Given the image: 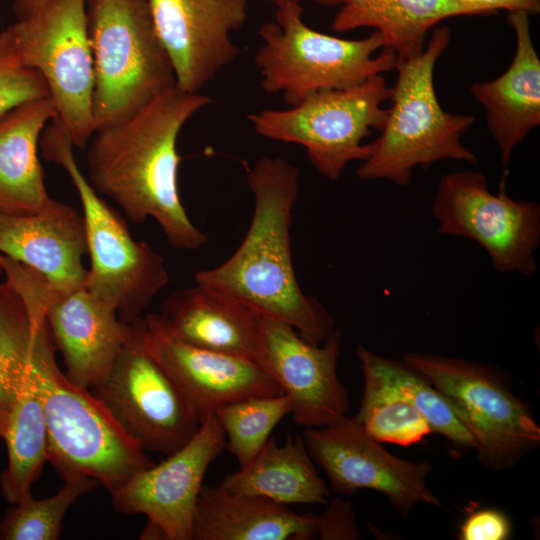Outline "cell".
Segmentation results:
<instances>
[{
    "label": "cell",
    "mask_w": 540,
    "mask_h": 540,
    "mask_svg": "<svg viewBox=\"0 0 540 540\" xmlns=\"http://www.w3.org/2000/svg\"><path fill=\"white\" fill-rule=\"evenodd\" d=\"M303 438L311 458L324 470L332 490L338 494L351 495L361 489L378 491L404 518L418 503L441 506L427 484L431 465L392 455L365 432L355 417L305 428Z\"/></svg>",
    "instance_id": "9a60e30c"
},
{
    "label": "cell",
    "mask_w": 540,
    "mask_h": 540,
    "mask_svg": "<svg viewBox=\"0 0 540 540\" xmlns=\"http://www.w3.org/2000/svg\"><path fill=\"white\" fill-rule=\"evenodd\" d=\"M364 392L354 416L377 442L409 446L432 433L419 411L394 387L368 368L361 367Z\"/></svg>",
    "instance_id": "83f0119b"
},
{
    "label": "cell",
    "mask_w": 540,
    "mask_h": 540,
    "mask_svg": "<svg viewBox=\"0 0 540 540\" xmlns=\"http://www.w3.org/2000/svg\"><path fill=\"white\" fill-rule=\"evenodd\" d=\"M49 97L41 74L0 54V118L26 102Z\"/></svg>",
    "instance_id": "1f68e13d"
},
{
    "label": "cell",
    "mask_w": 540,
    "mask_h": 540,
    "mask_svg": "<svg viewBox=\"0 0 540 540\" xmlns=\"http://www.w3.org/2000/svg\"><path fill=\"white\" fill-rule=\"evenodd\" d=\"M317 535L322 540L359 539L355 513L349 501L341 498L329 499L321 515H316Z\"/></svg>",
    "instance_id": "d6a6232c"
},
{
    "label": "cell",
    "mask_w": 540,
    "mask_h": 540,
    "mask_svg": "<svg viewBox=\"0 0 540 540\" xmlns=\"http://www.w3.org/2000/svg\"><path fill=\"white\" fill-rule=\"evenodd\" d=\"M390 94L386 79L375 75L352 87L313 92L291 108L266 109L247 118L260 136L303 146L314 168L336 181L350 162L369 156L363 140L382 130L388 114L382 104Z\"/></svg>",
    "instance_id": "30bf717a"
},
{
    "label": "cell",
    "mask_w": 540,
    "mask_h": 540,
    "mask_svg": "<svg viewBox=\"0 0 540 540\" xmlns=\"http://www.w3.org/2000/svg\"><path fill=\"white\" fill-rule=\"evenodd\" d=\"M361 367L379 375L400 392L425 418L432 432L451 442L476 449V442L457 418L440 392L421 374L405 363L380 356L364 346H358Z\"/></svg>",
    "instance_id": "4316f807"
},
{
    "label": "cell",
    "mask_w": 540,
    "mask_h": 540,
    "mask_svg": "<svg viewBox=\"0 0 540 540\" xmlns=\"http://www.w3.org/2000/svg\"><path fill=\"white\" fill-rule=\"evenodd\" d=\"M212 102L175 84L132 115L96 130L90 140L88 180L93 188L132 222L155 220L179 250H198L208 242L180 198L177 138L184 124Z\"/></svg>",
    "instance_id": "6da1fadb"
},
{
    "label": "cell",
    "mask_w": 540,
    "mask_h": 540,
    "mask_svg": "<svg viewBox=\"0 0 540 540\" xmlns=\"http://www.w3.org/2000/svg\"><path fill=\"white\" fill-rule=\"evenodd\" d=\"M46 321L31 334L29 366L47 427V462L65 481L96 479L112 495L154 462L90 389L58 368Z\"/></svg>",
    "instance_id": "3957f363"
},
{
    "label": "cell",
    "mask_w": 540,
    "mask_h": 540,
    "mask_svg": "<svg viewBox=\"0 0 540 540\" xmlns=\"http://www.w3.org/2000/svg\"><path fill=\"white\" fill-rule=\"evenodd\" d=\"M469 9L473 15L495 14L498 10L510 12L525 11L528 14L538 13L540 0H457Z\"/></svg>",
    "instance_id": "e575fe53"
},
{
    "label": "cell",
    "mask_w": 540,
    "mask_h": 540,
    "mask_svg": "<svg viewBox=\"0 0 540 540\" xmlns=\"http://www.w3.org/2000/svg\"><path fill=\"white\" fill-rule=\"evenodd\" d=\"M107 373L90 391L144 450L170 455L197 432L180 390L143 346L137 319Z\"/></svg>",
    "instance_id": "4fadbf2b"
},
{
    "label": "cell",
    "mask_w": 540,
    "mask_h": 540,
    "mask_svg": "<svg viewBox=\"0 0 540 540\" xmlns=\"http://www.w3.org/2000/svg\"><path fill=\"white\" fill-rule=\"evenodd\" d=\"M159 315L186 343L261 361L260 314L226 295L195 283L171 293Z\"/></svg>",
    "instance_id": "44dd1931"
},
{
    "label": "cell",
    "mask_w": 540,
    "mask_h": 540,
    "mask_svg": "<svg viewBox=\"0 0 540 540\" xmlns=\"http://www.w3.org/2000/svg\"><path fill=\"white\" fill-rule=\"evenodd\" d=\"M300 3L277 7L275 22L258 29L255 55L261 88L294 106L309 94L344 89L395 69L397 55L378 31L359 40L337 38L305 24Z\"/></svg>",
    "instance_id": "8992f818"
},
{
    "label": "cell",
    "mask_w": 540,
    "mask_h": 540,
    "mask_svg": "<svg viewBox=\"0 0 540 540\" xmlns=\"http://www.w3.org/2000/svg\"><path fill=\"white\" fill-rule=\"evenodd\" d=\"M300 171L281 157H262L247 168L254 207L247 233L224 262L195 273V283L292 325L306 341L321 344L335 320L304 294L292 260L290 229Z\"/></svg>",
    "instance_id": "7a4b0ae2"
},
{
    "label": "cell",
    "mask_w": 540,
    "mask_h": 540,
    "mask_svg": "<svg viewBox=\"0 0 540 540\" xmlns=\"http://www.w3.org/2000/svg\"><path fill=\"white\" fill-rule=\"evenodd\" d=\"M0 254L34 270L57 288L83 287L87 278L83 215L54 199L35 213L0 212Z\"/></svg>",
    "instance_id": "d6986e66"
},
{
    "label": "cell",
    "mask_w": 540,
    "mask_h": 540,
    "mask_svg": "<svg viewBox=\"0 0 540 540\" xmlns=\"http://www.w3.org/2000/svg\"><path fill=\"white\" fill-rule=\"evenodd\" d=\"M317 535L315 514H297L271 499L203 485L192 540H309Z\"/></svg>",
    "instance_id": "7402d4cb"
},
{
    "label": "cell",
    "mask_w": 540,
    "mask_h": 540,
    "mask_svg": "<svg viewBox=\"0 0 540 540\" xmlns=\"http://www.w3.org/2000/svg\"><path fill=\"white\" fill-rule=\"evenodd\" d=\"M100 483L91 477L65 480L52 496L35 499L32 494L11 504L0 521L1 540H56L68 510Z\"/></svg>",
    "instance_id": "4dcf8cb0"
},
{
    "label": "cell",
    "mask_w": 540,
    "mask_h": 540,
    "mask_svg": "<svg viewBox=\"0 0 540 540\" xmlns=\"http://www.w3.org/2000/svg\"><path fill=\"white\" fill-rule=\"evenodd\" d=\"M39 144L44 158L65 170L82 205L90 259L85 287L112 306L122 321L140 318L169 283L164 259L148 243L135 240L125 221L100 197L55 120L44 129Z\"/></svg>",
    "instance_id": "5b68a950"
},
{
    "label": "cell",
    "mask_w": 540,
    "mask_h": 540,
    "mask_svg": "<svg viewBox=\"0 0 540 540\" xmlns=\"http://www.w3.org/2000/svg\"><path fill=\"white\" fill-rule=\"evenodd\" d=\"M291 409L290 399L282 393L244 398L215 411L225 434V448L236 458L240 468L257 456L273 429Z\"/></svg>",
    "instance_id": "f1b7e54d"
},
{
    "label": "cell",
    "mask_w": 540,
    "mask_h": 540,
    "mask_svg": "<svg viewBox=\"0 0 540 540\" xmlns=\"http://www.w3.org/2000/svg\"><path fill=\"white\" fill-rule=\"evenodd\" d=\"M31 334L19 296L0 282V439L28 373Z\"/></svg>",
    "instance_id": "f546056e"
},
{
    "label": "cell",
    "mask_w": 540,
    "mask_h": 540,
    "mask_svg": "<svg viewBox=\"0 0 540 540\" xmlns=\"http://www.w3.org/2000/svg\"><path fill=\"white\" fill-rule=\"evenodd\" d=\"M5 282L21 299L30 330L46 321L64 360L66 377L92 388L107 373L127 342L131 325L85 286L61 289L34 270L0 254Z\"/></svg>",
    "instance_id": "8fae6325"
},
{
    "label": "cell",
    "mask_w": 540,
    "mask_h": 540,
    "mask_svg": "<svg viewBox=\"0 0 540 540\" xmlns=\"http://www.w3.org/2000/svg\"><path fill=\"white\" fill-rule=\"evenodd\" d=\"M0 54L38 71L72 145L84 148L93 125L94 64L86 0H49L0 32Z\"/></svg>",
    "instance_id": "ba28073f"
},
{
    "label": "cell",
    "mask_w": 540,
    "mask_h": 540,
    "mask_svg": "<svg viewBox=\"0 0 540 540\" xmlns=\"http://www.w3.org/2000/svg\"><path fill=\"white\" fill-rule=\"evenodd\" d=\"M49 0H14V11L18 20L36 14Z\"/></svg>",
    "instance_id": "d590c367"
},
{
    "label": "cell",
    "mask_w": 540,
    "mask_h": 540,
    "mask_svg": "<svg viewBox=\"0 0 540 540\" xmlns=\"http://www.w3.org/2000/svg\"><path fill=\"white\" fill-rule=\"evenodd\" d=\"M225 445L215 413L209 414L184 446L137 473L113 493L114 508L123 514L146 516L141 539L192 540L204 477Z\"/></svg>",
    "instance_id": "5bb4252c"
},
{
    "label": "cell",
    "mask_w": 540,
    "mask_h": 540,
    "mask_svg": "<svg viewBox=\"0 0 540 540\" xmlns=\"http://www.w3.org/2000/svg\"><path fill=\"white\" fill-rule=\"evenodd\" d=\"M317 4L324 5V6H334V5H342L347 0H314Z\"/></svg>",
    "instance_id": "8d00e7d4"
},
{
    "label": "cell",
    "mask_w": 540,
    "mask_h": 540,
    "mask_svg": "<svg viewBox=\"0 0 540 540\" xmlns=\"http://www.w3.org/2000/svg\"><path fill=\"white\" fill-rule=\"evenodd\" d=\"M0 275H2V270H1V268H0Z\"/></svg>",
    "instance_id": "f35d334b"
},
{
    "label": "cell",
    "mask_w": 540,
    "mask_h": 540,
    "mask_svg": "<svg viewBox=\"0 0 540 540\" xmlns=\"http://www.w3.org/2000/svg\"><path fill=\"white\" fill-rule=\"evenodd\" d=\"M473 13L457 0H347L333 18L337 32L360 27L378 31L397 60L420 54L427 33L440 21Z\"/></svg>",
    "instance_id": "d4e9b609"
},
{
    "label": "cell",
    "mask_w": 540,
    "mask_h": 540,
    "mask_svg": "<svg viewBox=\"0 0 540 540\" xmlns=\"http://www.w3.org/2000/svg\"><path fill=\"white\" fill-rule=\"evenodd\" d=\"M450 40V28L437 26L423 52L396 61L391 106L380 135L369 143V156L356 170L359 179H387L406 186L416 167L426 169L446 159L478 162L461 142L475 118L446 112L435 91V65Z\"/></svg>",
    "instance_id": "277c9868"
},
{
    "label": "cell",
    "mask_w": 540,
    "mask_h": 540,
    "mask_svg": "<svg viewBox=\"0 0 540 540\" xmlns=\"http://www.w3.org/2000/svg\"><path fill=\"white\" fill-rule=\"evenodd\" d=\"M176 85L199 91L239 54L230 34L247 18L248 0H148Z\"/></svg>",
    "instance_id": "ac0fdd59"
},
{
    "label": "cell",
    "mask_w": 540,
    "mask_h": 540,
    "mask_svg": "<svg viewBox=\"0 0 540 540\" xmlns=\"http://www.w3.org/2000/svg\"><path fill=\"white\" fill-rule=\"evenodd\" d=\"M264 366L291 401L293 421L304 428L346 417L349 391L337 373L342 334L337 328L321 344L306 341L287 322L261 315Z\"/></svg>",
    "instance_id": "e0dca14e"
},
{
    "label": "cell",
    "mask_w": 540,
    "mask_h": 540,
    "mask_svg": "<svg viewBox=\"0 0 540 540\" xmlns=\"http://www.w3.org/2000/svg\"><path fill=\"white\" fill-rule=\"evenodd\" d=\"M55 117L53 103L45 97L19 105L0 118V212L35 213L52 200L38 143L46 124Z\"/></svg>",
    "instance_id": "603a6c76"
},
{
    "label": "cell",
    "mask_w": 540,
    "mask_h": 540,
    "mask_svg": "<svg viewBox=\"0 0 540 540\" xmlns=\"http://www.w3.org/2000/svg\"><path fill=\"white\" fill-rule=\"evenodd\" d=\"M221 487L290 504H327L330 489L317 472L303 436L288 433L278 445L270 437L245 467L226 476Z\"/></svg>",
    "instance_id": "cb8c5ba5"
},
{
    "label": "cell",
    "mask_w": 540,
    "mask_h": 540,
    "mask_svg": "<svg viewBox=\"0 0 540 540\" xmlns=\"http://www.w3.org/2000/svg\"><path fill=\"white\" fill-rule=\"evenodd\" d=\"M437 231L476 241L502 273L532 275L540 244V205L510 198L505 185L494 194L479 171L447 173L432 202Z\"/></svg>",
    "instance_id": "7c38bea8"
},
{
    "label": "cell",
    "mask_w": 540,
    "mask_h": 540,
    "mask_svg": "<svg viewBox=\"0 0 540 540\" xmlns=\"http://www.w3.org/2000/svg\"><path fill=\"white\" fill-rule=\"evenodd\" d=\"M402 362L444 397L476 442L480 461L499 471L516 464L540 443V427L504 374L488 364L420 352Z\"/></svg>",
    "instance_id": "9c48e42d"
},
{
    "label": "cell",
    "mask_w": 540,
    "mask_h": 540,
    "mask_svg": "<svg viewBox=\"0 0 540 540\" xmlns=\"http://www.w3.org/2000/svg\"><path fill=\"white\" fill-rule=\"evenodd\" d=\"M507 22L516 36L508 68L490 81L474 82L470 93L485 109L487 127L500 150L503 179L513 150L540 124V60L530 32L529 14L510 12Z\"/></svg>",
    "instance_id": "ffe728a7"
},
{
    "label": "cell",
    "mask_w": 540,
    "mask_h": 540,
    "mask_svg": "<svg viewBox=\"0 0 540 540\" xmlns=\"http://www.w3.org/2000/svg\"><path fill=\"white\" fill-rule=\"evenodd\" d=\"M137 323L144 348L174 381L200 423L229 403L283 393L257 361L186 343L167 328L159 313L141 316Z\"/></svg>",
    "instance_id": "2e32d148"
},
{
    "label": "cell",
    "mask_w": 540,
    "mask_h": 540,
    "mask_svg": "<svg viewBox=\"0 0 540 540\" xmlns=\"http://www.w3.org/2000/svg\"><path fill=\"white\" fill-rule=\"evenodd\" d=\"M2 439L7 448L8 464L0 475V489L10 504H16L32 494V484L47 462L46 421L29 364Z\"/></svg>",
    "instance_id": "484cf974"
},
{
    "label": "cell",
    "mask_w": 540,
    "mask_h": 540,
    "mask_svg": "<svg viewBox=\"0 0 540 540\" xmlns=\"http://www.w3.org/2000/svg\"><path fill=\"white\" fill-rule=\"evenodd\" d=\"M511 523L501 511L482 509L471 513L460 527L461 540H506L511 535Z\"/></svg>",
    "instance_id": "836d02e7"
},
{
    "label": "cell",
    "mask_w": 540,
    "mask_h": 540,
    "mask_svg": "<svg viewBox=\"0 0 540 540\" xmlns=\"http://www.w3.org/2000/svg\"><path fill=\"white\" fill-rule=\"evenodd\" d=\"M86 11L96 131L132 115L176 80L148 0H86Z\"/></svg>",
    "instance_id": "52a82bcc"
},
{
    "label": "cell",
    "mask_w": 540,
    "mask_h": 540,
    "mask_svg": "<svg viewBox=\"0 0 540 540\" xmlns=\"http://www.w3.org/2000/svg\"><path fill=\"white\" fill-rule=\"evenodd\" d=\"M274 3L277 7L286 3H300V0H265Z\"/></svg>",
    "instance_id": "74e56055"
}]
</instances>
